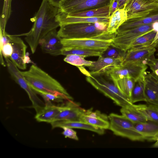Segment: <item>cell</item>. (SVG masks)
Here are the masks:
<instances>
[{
    "mask_svg": "<svg viewBox=\"0 0 158 158\" xmlns=\"http://www.w3.org/2000/svg\"><path fill=\"white\" fill-rule=\"evenodd\" d=\"M86 81L97 90L111 99L121 107L132 104L130 100L123 94L107 74L86 76Z\"/></svg>",
    "mask_w": 158,
    "mask_h": 158,
    "instance_id": "cell-3",
    "label": "cell"
},
{
    "mask_svg": "<svg viewBox=\"0 0 158 158\" xmlns=\"http://www.w3.org/2000/svg\"><path fill=\"white\" fill-rule=\"evenodd\" d=\"M125 52L124 51L111 45L103 52L101 56L114 59L121 58L123 60Z\"/></svg>",
    "mask_w": 158,
    "mask_h": 158,
    "instance_id": "cell-34",
    "label": "cell"
},
{
    "mask_svg": "<svg viewBox=\"0 0 158 158\" xmlns=\"http://www.w3.org/2000/svg\"><path fill=\"white\" fill-rule=\"evenodd\" d=\"M38 94L43 98L45 104L52 103V102H62L65 100L62 96L53 94L41 93Z\"/></svg>",
    "mask_w": 158,
    "mask_h": 158,
    "instance_id": "cell-35",
    "label": "cell"
},
{
    "mask_svg": "<svg viewBox=\"0 0 158 158\" xmlns=\"http://www.w3.org/2000/svg\"><path fill=\"white\" fill-rule=\"evenodd\" d=\"M64 0H61V1H64Z\"/></svg>",
    "mask_w": 158,
    "mask_h": 158,
    "instance_id": "cell-44",
    "label": "cell"
},
{
    "mask_svg": "<svg viewBox=\"0 0 158 158\" xmlns=\"http://www.w3.org/2000/svg\"><path fill=\"white\" fill-rule=\"evenodd\" d=\"M157 146H158V140L157 142Z\"/></svg>",
    "mask_w": 158,
    "mask_h": 158,
    "instance_id": "cell-43",
    "label": "cell"
},
{
    "mask_svg": "<svg viewBox=\"0 0 158 158\" xmlns=\"http://www.w3.org/2000/svg\"><path fill=\"white\" fill-rule=\"evenodd\" d=\"M61 106V110L54 121H80L81 117L85 110L81 106L80 104L73 101V100H67Z\"/></svg>",
    "mask_w": 158,
    "mask_h": 158,
    "instance_id": "cell-14",
    "label": "cell"
},
{
    "mask_svg": "<svg viewBox=\"0 0 158 158\" xmlns=\"http://www.w3.org/2000/svg\"><path fill=\"white\" fill-rule=\"evenodd\" d=\"M154 30L153 23L138 27L115 34L111 45L126 52L138 37Z\"/></svg>",
    "mask_w": 158,
    "mask_h": 158,
    "instance_id": "cell-7",
    "label": "cell"
},
{
    "mask_svg": "<svg viewBox=\"0 0 158 158\" xmlns=\"http://www.w3.org/2000/svg\"><path fill=\"white\" fill-rule=\"evenodd\" d=\"M109 6V15L110 16L118 8L117 0H111Z\"/></svg>",
    "mask_w": 158,
    "mask_h": 158,
    "instance_id": "cell-38",
    "label": "cell"
},
{
    "mask_svg": "<svg viewBox=\"0 0 158 158\" xmlns=\"http://www.w3.org/2000/svg\"><path fill=\"white\" fill-rule=\"evenodd\" d=\"M52 129L56 127H66L72 128H77L87 130L102 135L104 133V130L94 127L81 121H68L58 120L50 123Z\"/></svg>",
    "mask_w": 158,
    "mask_h": 158,
    "instance_id": "cell-23",
    "label": "cell"
},
{
    "mask_svg": "<svg viewBox=\"0 0 158 158\" xmlns=\"http://www.w3.org/2000/svg\"><path fill=\"white\" fill-rule=\"evenodd\" d=\"M157 7L156 1L149 3L142 0H127L123 8L127 12L128 19L144 16Z\"/></svg>",
    "mask_w": 158,
    "mask_h": 158,
    "instance_id": "cell-13",
    "label": "cell"
},
{
    "mask_svg": "<svg viewBox=\"0 0 158 158\" xmlns=\"http://www.w3.org/2000/svg\"><path fill=\"white\" fill-rule=\"evenodd\" d=\"M147 65H148L152 72L158 69V59L155 58L153 55L147 62Z\"/></svg>",
    "mask_w": 158,
    "mask_h": 158,
    "instance_id": "cell-37",
    "label": "cell"
},
{
    "mask_svg": "<svg viewBox=\"0 0 158 158\" xmlns=\"http://www.w3.org/2000/svg\"><path fill=\"white\" fill-rule=\"evenodd\" d=\"M61 40L56 29H54L41 39L39 45L44 52L53 56H58L61 55L63 47Z\"/></svg>",
    "mask_w": 158,
    "mask_h": 158,
    "instance_id": "cell-15",
    "label": "cell"
},
{
    "mask_svg": "<svg viewBox=\"0 0 158 158\" xmlns=\"http://www.w3.org/2000/svg\"><path fill=\"white\" fill-rule=\"evenodd\" d=\"M8 36L13 48L12 53L10 58V60L19 69H26L27 62L26 58L27 45L18 36L8 34Z\"/></svg>",
    "mask_w": 158,
    "mask_h": 158,
    "instance_id": "cell-12",
    "label": "cell"
},
{
    "mask_svg": "<svg viewBox=\"0 0 158 158\" xmlns=\"http://www.w3.org/2000/svg\"><path fill=\"white\" fill-rule=\"evenodd\" d=\"M144 88V79L135 82L130 98L132 103L134 104L139 101H146Z\"/></svg>",
    "mask_w": 158,
    "mask_h": 158,
    "instance_id": "cell-30",
    "label": "cell"
},
{
    "mask_svg": "<svg viewBox=\"0 0 158 158\" xmlns=\"http://www.w3.org/2000/svg\"><path fill=\"white\" fill-rule=\"evenodd\" d=\"M21 72L28 85L37 94H53L66 100H73L58 81L36 65L33 64L28 70Z\"/></svg>",
    "mask_w": 158,
    "mask_h": 158,
    "instance_id": "cell-2",
    "label": "cell"
},
{
    "mask_svg": "<svg viewBox=\"0 0 158 158\" xmlns=\"http://www.w3.org/2000/svg\"><path fill=\"white\" fill-rule=\"evenodd\" d=\"M48 1L51 4L59 8L61 0H48Z\"/></svg>",
    "mask_w": 158,
    "mask_h": 158,
    "instance_id": "cell-39",
    "label": "cell"
},
{
    "mask_svg": "<svg viewBox=\"0 0 158 158\" xmlns=\"http://www.w3.org/2000/svg\"><path fill=\"white\" fill-rule=\"evenodd\" d=\"M127 19V15L124 8H118L110 17L106 31L111 34H116L119 27Z\"/></svg>",
    "mask_w": 158,
    "mask_h": 158,
    "instance_id": "cell-24",
    "label": "cell"
},
{
    "mask_svg": "<svg viewBox=\"0 0 158 158\" xmlns=\"http://www.w3.org/2000/svg\"><path fill=\"white\" fill-rule=\"evenodd\" d=\"M148 68L147 64L141 63L129 62L116 67L107 74L113 80L129 77L135 81L144 79Z\"/></svg>",
    "mask_w": 158,
    "mask_h": 158,
    "instance_id": "cell-9",
    "label": "cell"
},
{
    "mask_svg": "<svg viewBox=\"0 0 158 158\" xmlns=\"http://www.w3.org/2000/svg\"><path fill=\"white\" fill-rule=\"evenodd\" d=\"M158 45V41H156L149 45L130 48L125 53L122 64L133 62L147 64L148 61L154 55Z\"/></svg>",
    "mask_w": 158,
    "mask_h": 158,
    "instance_id": "cell-11",
    "label": "cell"
},
{
    "mask_svg": "<svg viewBox=\"0 0 158 158\" xmlns=\"http://www.w3.org/2000/svg\"><path fill=\"white\" fill-rule=\"evenodd\" d=\"M153 72H154L156 75L158 76V69L156 70Z\"/></svg>",
    "mask_w": 158,
    "mask_h": 158,
    "instance_id": "cell-41",
    "label": "cell"
},
{
    "mask_svg": "<svg viewBox=\"0 0 158 158\" xmlns=\"http://www.w3.org/2000/svg\"><path fill=\"white\" fill-rule=\"evenodd\" d=\"M123 61V58L114 59L100 56L96 61H93L91 65L88 67L91 75L107 74L122 65Z\"/></svg>",
    "mask_w": 158,
    "mask_h": 158,
    "instance_id": "cell-16",
    "label": "cell"
},
{
    "mask_svg": "<svg viewBox=\"0 0 158 158\" xmlns=\"http://www.w3.org/2000/svg\"><path fill=\"white\" fill-rule=\"evenodd\" d=\"M12 0H4L2 10L0 19V28L3 30H5L7 23L9 19L11 12Z\"/></svg>",
    "mask_w": 158,
    "mask_h": 158,
    "instance_id": "cell-33",
    "label": "cell"
},
{
    "mask_svg": "<svg viewBox=\"0 0 158 158\" xmlns=\"http://www.w3.org/2000/svg\"><path fill=\"white\" fill-rule=\"evenodd\" d=\"M158 22V7L141 17L128 19L119 27L116 34L142 25Z\"/></svg>",
    "mask_w": 158,
    "mask_h": 158,
    "instance_id": "cell-19",
    "label": "cell"
},
{
    "mask_svg": "<svg viewBox=\"0 0 158 158\" xmlns=\"http://www.w3.org/2000/svg\"><path fill=\"white\" fill-rule=\"evenodd\" d=\"M156 2L158 4V0H156Z\"/></svg>",
    "mask_w": 158,
    "mask_h": 158,
    "instance_id": "cell-42",
    "label": "cell"
},
{
    "mask_svg": "<svg viewBox=\"0 0 158 158\" xmlns=\"http://www.w3.org/2000/svg\"><path fill=\"white\" fill-rule=\"evenodd\" d=\"M134 106L147 120L158 122V106L151 104H134Z\"/></svg>",
    "mask_w": 158,
    "mask_h": 158,
    "instance_id": "cell-28",
    "label": "cell"
},
{
    "mask_svg": "<svg viewBox=\"0 0 158 158\" xmlns=\"http://www.w3.org/2000/svg\"><path fill=\"white\" fill-rule=\"evenodd\" d=\"M58 34L61 39L93 38L107 33L106 31L98 29L96 23H75L60 26Z\"/></svg>",
    "mask_w": 158,
    "mask_h": 158,
    "instance_id": "cell-4",
    "label": "cell"
},
{
    "mask_svg": "<svg viewBox=\"0 0 158 158\" xmlns=\"http://www.w3.org/2000/svg\"><path fill=\"white\" fill-rule=\"evenodd\" d=\"M61 106H56L52 103L45 104L39 111L36 112L35 118L39 122L51 123L60 112Z\"/></svg>",
    "mask_w": 158,
    "mask_h": 158,
    "instance_id": "cell-22",
    "label": "cell"
},
{
    "mask_svg": "<svg viewBox=\"0 0 158 158\" xmlns=\"http://www.w3.org/2000/svg\"><path fill=\"white\" fill-rule=\"evenodd\" d=\"M111 0H65L61 2L59 11L75 13L109 5Z\"/></svg>",
    "mask_w": 158,
    "mask_h": 158,
    "instance_id": "cell-10",
    "label": "cell"
},
{
    "mask_svg": "<svg viewBox=\"0 0 158 158\" xmlns=\"http://www.w3.org/2000/svg\"><path fill=\"white\" fill-rule=\"evenodd\" d=\"M85 56L76 54H70L66 56L64 60L71 64L77 67L83 66L88 67L90 66L93 61L85 59Z\"/></svg>",
    "mask_w": 158,
    "mask_h": 158,
    "instance_id": "cell-32",
    "label": "cell"
},
{
    "mask_svg": "<svg viewBox=\"0 0 158 158\" xmlns=\"http://www.w3.org/2000/svg\"><path fill=\"white\" fill-rule=\"evenodd\" d=\"M8 71L14 81L27 94L32 103V107L36 112L45 105V104L37 96L36 93L31 88L24 77L21 72L8 58H5Z\"/></svg>",
    "mask_w": 158,
    "mask_h": 158,
    "instance_id": "cell-8",
    "label": "cell"
},
{
    "mask_svg": "<svg viewBox=\"0 0 158 158\" xmlns=\"http://www.w3.org/2000/svg\"><path fill=\"white\" fill-rule=\"evenodd\" d=\"M80 121L104 130L109 129L110 126L108 116L92 108L85 110Z\"/></svg>",
    "mask_w": 158,
    "mask_h": 158,
    "instance_id": "cell-17",
    "label": "cell"
},
{
    "mask_svg": "<svg viewBox=\"0 0 158 158\" xmlns=\"http://www.w3.org/2000/svg\"><path fill=\"white\" fill-rule=\"evenodd\" d=\"M122 115L134 123H144L148 120L135 107L133 104L121 107Z\"/></svg>",
    "mask_w": 158,
    "mask_h": 158,
    "instance_id": "cell-25",
    "label": "cell"
},
{
    "mask_svg": "<svg viewBox=\"0 0 158 158\" xmlns=\"http://www.w3.org/2000/svg\"><path fill=\"white\" fill-rule=\"evenodd\" d=\"M144 81L146 102L158 106V76L152 72H146Z\"/></svg>",
    "mask_w": 158,
    "mask_h": 158,
    "instance_id": "cell-18",
    "label": "cell"
},
{
    "mask_svg": "<svg viewBox=\"0 0 158 158\" xmlns=\"http://www.w3.org/2000/svg\"><path fill=\"white\" fill-rule=\"evenodd\" d=\"M63 131L62 134L65 138H68L76 140H78V138L77 135V132L72 128L64 127L62 128Z\"/></svg>",
    "mask_w": 158,
    "mask_h": 158,
    "instance_id": "cell-36",
    "label": "cell"
},
{
    "mask_svg": "<svg viewBox=\"0 0 158 158\" xmlns=\"http://www.w3.org/2000/svg\"><path fill=\"white\" fill-rule=\"evenodd\" d=\"M157 33L156 31L153 30L139 37L132 43L130 48L152 44L155 40Z\"/></svg>",
    "mask_w": 158,
    "mask_h": 158,
    "instance_id": "cell-31",
    "label": "cell"
},
{
    "mask_svg": "<svg viewBox=\"0 0 158 158\" xmlns=\"http://www.w3.org/2000/svg\"><path fill=\"white\" fill-rule=\"evenodd\" d=\"M109 5L81 12L67 13L68 15L73 16L86 17H110Z\"/></svg>",
    "mask_w": 158,
    "mask_h": 158,
    "instance_id": "cell-26",
    "label": "cell"
},
{
    "mask_svg": "<svg viewBox=\"0 0 158 158\" xmlns=\"http://www.w3.org/2000/svg\"><path fill=\"white\" fill-rule=\"evenodd\" d=\"M115 34L108 33L96 38L80 39H61L64 47L79 48L104 52L112 44Z\"/></svg>",
    "mask_w": 158,
    "mask_h": 158,
    "instance_id": "cell-6",
    "label": "cell"
},
{
    "mask_svg": "<svg viewBox=\"0 0 158 158\" xmlns=\"http://www.w3.org/2000/svg\"><path fill=\"white\" fill-rule=\"evenodd\" d=\"M109 129L115 135L133 141L145 140L141 134L135 129L134 124L122 115L112 113L108 115Z\"/></svg>",
    "mask_w": 158,
    "mask_h": 158,
    "instance_id": "cell-5",
    "label": "cell"
},
{
    "mask_svg": "<svg viewBox=\"0 0 158 158\" xmlns=\"http://www.w3.org/2000/svg\"><path fill=\"white\" fill-rule=\"evenodd\" d=\"M113 80L120 92L130 100L135 81L131 78L126 77Z\"/></svg>",
    "mask_w": 158,
    "mask_h": 158,
    "instance_id": "cell-27",
    "label": "cell"
},
{
    "mask_svg": "<svg viewBox=\"0 0 158 158\" xmlns=\"http://www.w3.org/2000/svg\"><path fill=\"white\" fill-rule=\"evenodd\" d=\"M103 52L87 49L70 47H63L61 51V55L67 56L76 54L86 57L100 56Z\"/></svg>",
    "mask_w": 158,
    "mask_h": 158,
    "instance_id": "cell-29",
    "label": "cell"
},
{
    "mask_svg": "<svg viewBox=\"0 0 158 158\" xmlns=\"http://www.w3.org/2000/svg\"><path fill=\"white\" fill-rule=\"evenodd\" d=\"M59 10V8L51 4L48 0H42L38 10L31 19L34 23L30 30L26 33L15 35L25 36V40L32 54L35 52L41 39L60 27L56 19Z\"/></svg>",
    "mask_w": 158,
    "mask_h": 158,
    "instance_id": "cell-1",
    "label": "cell"
},
{
    "mask_svg": "<svg viewBox=\"0 0 158 158\" xmlns=\"http://www.w3.org/2000/svg\"><path fill=\"white\" fill-rule=\"evenodd\" d=\"M136 129L145 140L156 141L158 139V122L148 120L144 123H135Z\"/></svg>",
    "mask_w": 158,
    "mask_h": 158,
    "instance_id": "cell-21",
    "label": "cell"
},
{
    "mask_svg": "<svg viewBox=\"0 0 158 158\" xmlns=\"http://www.w3.org/2000/svg\"><path fill=\"white\" fill-rule=\"evenodd\" d=\"M143 1L147 3H152L156 1V0H142Z\"/></svg>",
    "mask_w": 158,
    "mask_h": 158,
    "instance_id": "cell-40",
    "label": "cell"
},
{
    "mask_svg": "<svg viewBox=\"0 0 158 158\" xmlns=\"http://www.w3.org/2000/svg\"><path fill=\"white\" fill-rule=\"evenodd\" d=\"M60 26L66 24L83 23H108L110 17H86L73 16L59 11L56 16Z\"/></svg>",
    "mask_w": 158,
    "mask_h": 158,
    "instance_id": "cell-20",
    "label": "cell"
}]
</instances>
